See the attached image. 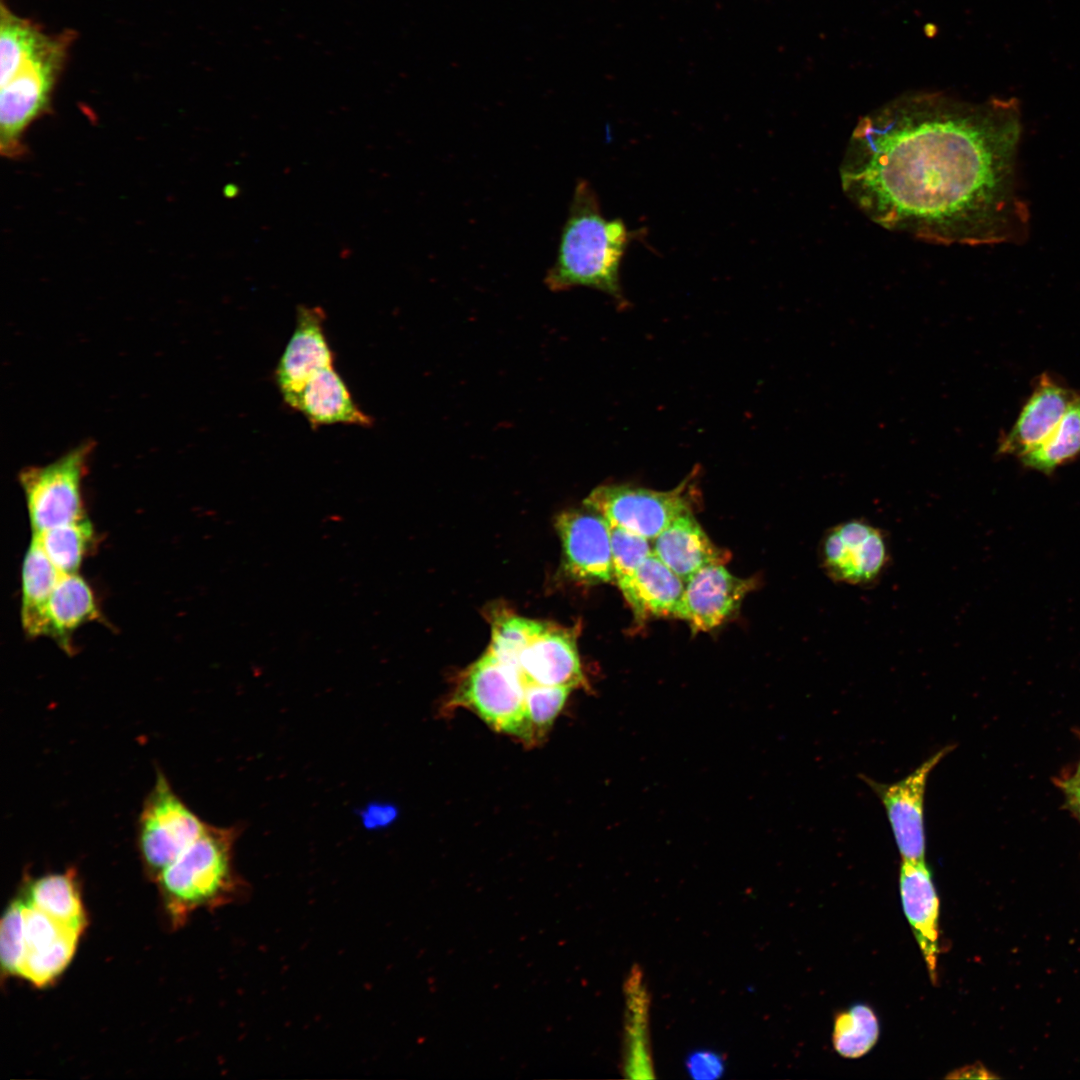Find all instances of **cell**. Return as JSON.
Wrapping results in <instances>:
<instances>
[{
    "mask_svg": "<svg viewBox=\"0 0 1080 1080\" xmlns=\"http://www.w3.org/2000/svg\"><path fill=\"white\" fill-rule=\"evenodd\" d=\"M1074 395L1042 375L1014 426L1000 441L998 453L1020 457L1039 445L1056 428Z\"/></svg>",
    "mask_w": 1080,
    "mask_h": 1080,
    "instance_id": "16",
    "label": "cell"
},
{
    "mask_svg": "<svg viewBox=\"0 0 1080 1080\" xmlns=\"http://www.w3.org/2000/svg\"><path fill=\"white\" fill-rule=\"evenodd\" d=\"M236 831L208 824L156 877L175 922L200 907L223 904L239 889L232 865Z\"/></svg>",
    "mask_w": 1080,
    "mask_h": 1080,
    "instance_id": "3",
    "label": "cell"
},
{
    "mask_svg": "<svg viewBox=\"0 0 1080 1080\" xmlns=\"http://www.w3.org/2000/svg\"><path fill=\"white\" fill-rule=\"evenodd\" d=\"M72 41L73 32L57 34L50 47L0 85L1 152L7 156L22 152L24 131L47 111Z\"/></svg>",
    "mask_w": 1080,
    "mask_h": 1080,
    "instance_id": "7",
    "label": "cell"
},
{
    "mask_svg": "<svg viewBox=\"0 0 1080 1080\" xmlns=\"http://www.w3.org/2000/svg\"><path fill=\"white\" fill-rule=\"evenodd\" d=\"M93 537V526L87 517L33 534L60 574L78 572Z\"/></svg>",
    "mask_w": 1080,
    "mask_h": 1080,
    "instance_id": "26",
    "label": "cell"
},
{
    "mask_svg": "<svg viewBox=\"0 0 1080 1080\" xmlns=\"http://www.w3.org/2000/svg\"><path fill=\"white\" fill-rule=\"evenodd\" d=\"M547 627L545 623L525 617L499 615L492 623V637L487 651L519 672L520 654Z\"/></svg>",
    "mask_w": 1080,
    "mask_h": 1080,
    "instance_id": "28",
    "label": "cell"
},
{
    "mask_svg": "<svg viewBox=\"0 0 1080 1080\" xmlns=\"http://www.w3.org/2000/svg\"><path fill=\"white\" fill-rule=\"evenodd\" d=\"M653 553L684 582L705 566L724 564L728 552L717 547L692 511L675 518L653 539Z\"/></svg>",
    "mask_w": 1080,
    "mask_h": 1080,
    "instance_id": "18",
    "label": "cell"
},
{
    "mask_svg": "<svg viewBox=\"0 0 1080 1080\" xmlns=\"http://www.w3.org/2000/svg\"><path fill=\"white\" fill-rule=\"evenodd\" d=\"M1016 98L914 96L862 117L840 164L848 200L880 227L940 245L1021 243Z\"/></svg>",
    "mask_w": 1080,
    "mask_h": 1080,
    "instance_id": "1",
    "label": "cell"
},
{
    "mask_svg": "<svg viewBox=\"0 0 1080 1080\" xmlns=\"http://www.w3.org/2000/svg\"><path fill=\"white\" fill-rule=\"evenodd\" d=\"M56 35L45 33L38 24L21 17L2 2L0 7V85L23 65L43 53Z\"/></svg>",
    "mask_w": 1080,
    "mask_h": 1080,
    "instance_id": "22",
    "label": "cell"
},
{
    "mask_svg": "<svg viewBox=\"0 0 1080 1080\" xmlns=\"http://www.w3.org/2000/svg\"><path fill=\"white\" fill-rule=\"evenodd\" d=\"M93 448L94 442L84 441L49 464L19 473L33 534L86 517L82 482Z\"/></svg>",
    "mask_w": 1080,
    "mask_h": 1080,
    "instance_id": "5",
    "label": "cell"
},
{
    "mask_svg": "<svg viewBox=\"0 0 1080 1080\" xmlns=\"http://www.w3.org/2000/svg\"><path fill=\"white\" fill-rule=\"evenodd\" d=\"M1061 786L1068 807L1080 822V780L1071 777L1065 780Z\"/></svg>",
    "mask_w": 1080,
    "mask_h": 1080,
    "instance_id": "33",
    "label": "cell"
},
{
    "mask_svg": "<svg viewBox=\"0 0 1080 1080\" xmlns=\"http://www.w3.org/2000/svg\"><path fill=\"white\" fill-rule=\"evenodd\" d=\"M26 954L23 903L14 901L5 911L0 926V956L2 969L9 975H19Z\"/></svg>",
    "mask_w": 1080,
    "mask_h": 1080,
    "instance_id": "31",
    "label": "cell"
},
{
    "mask_svg": "<svg viewBox=\"0 0 1080 1080\" xmlns=\"http://www.w3.org/2000/svg\"><path fill=\"white\" fill-rule=\"evenodd\" d=\"M289 407L301 412L313 428L333 424L369 427L373 424L371 416L352 398L334 365L315 373Z\"/></svg>",
    "mask_w": 1080,
    "mask_h": 1080,
    "instance_id": "17",
    "label": "cell"
},
{
    "mask_svg": "<svg viewBox=\"0 0 1080 1080\" xmlns=\"http://www.w3.org/2000/svg\"><path fill=\"white\" fill-rule=\"evenodd\" d=\"M818 560L832 582L860 588L878 584L891 562L885 530L863 518L828 528L818 545Z\"/></svg>",
    "mask_w": 1080,
    "mask_h": 1080,
    "instance_id": "9",
    "label": "cell"
},
{
    "mask_svg": "<svg viewBox=\"0 0 1080 1080\" xmlns=\"http://www.w3.org/2000/svg\"><path fill=\"white\" fill-rule=\"evenodd\" d=\"M1073 777L1080 780V764H1079V766H1078V768L1076 770V773L1074 774Z\"/></svg>",
    "mask_w": 1080,
    "mask_h": 1080,
    "instance_id": "36",
    "label": "cell"
},
{
    "mask_svg": "<svg viewBox=\"0 0 1080 1080\" xmlns=\"http://www.w3.org/2000/svg\"><path fill=\"white\" fill-rule=\"evenodd\" d=\"M97 616L95 597L88 583L78 573L61 574L47 607L46 636L55 639L65 651H71V634Z\"/></svg>",
    "mask_w": 1080,
    "mask_h": 1080,
    "instance_id": "20",
    "label": "cell"
},
{
    "mask_svg": "<svg viewBox=\"0 0 1080 1080\" xmlns=\"http://www.w3.org/2000/svg\"><path fill=\"white\" fill-rule=\"evenodd\" d=\"M525 685L588 688L576 646L575 632L548 625L520 654Z\"/></svg>",
    "mask_w": 1080,
    "mask_h": 1080,
    "instance_id": "14",
    "label": "cell"
},
{
    "mask_svg": "<svg viewBox=\"0 0 1080 1080\" xmlns=\"http://www.w3.org/2000/svg\"><path fill=\"white\" fill-rule=\"evenodd\" d=\"M240 188L236 184H230L225 189V195L230 198H235L239 195Z\"/></svg>",
    "mask_w": 1080,
    "mask_h": 1080,
    "instance_id": "35",
    "label": "cell"
},
{
    "mask_svg": "<svg viewBox=\"0 0 1080 1080\" xmlns=\"http://www.w3.org/2000/svg\"><path fill=\"white\" fill-rule=\"evenodd\" d=\"M458 708L472 711L495 731L532 746L521 675L488 651L460 675L443 712Z\"/></svg>",
    "mask_w": 1080,
    "mask_h": 1080,
    "instance_id": "4",
    "label": "cell"
},
{
    "mask_svg": "<svg viewBox=\"0 0 1080 1080\" xmlns=\"http://www.w3.org/2000/svg\"><path fill=\"white\" fill-rule=\"evenodd\" d=\"M878 1037L877 1016L865 1004H856L835 1019L832 1042L834 1049L843 1057L859 1058L865 1055Z\"/></svg>",
    "mask_w": 1080,
    "mask_h": 1080,
    "instance_id": "27",
    "label": "cell"
},
{
    "mask_svg": "<svg viewBox=\"0 0 1080 1080\" xmlns=\"http://www.w3.org/2000/svg\"><path fill=\"white\" fill-rule=\"evenodd\" d=\"M136 824L138 852L146 872L154 879L208 825L175 792L161 769L156 770Z\"/></svg>",
    "mask_w": 1080,
    "mask_h": 1080,
    "instance_id": "6",
    "label": "cell"
},
{
    "mask_svg": "<svg viewBox=\"0 0 1080 1080\" xmlns=\"http://www.w3.org/2000/svg\"><path fill=\"white\" fill-rule=\"evenodd\" d=\"M900 894L904 913L912 927L933 983L937 979L939 899L931 872L924 860H903Z\"/></svg>",
    "mask_w": 1080,
    "mask_h": 1080,
    "instance_id": "15",
    "label": "cell"
},
{
    "mask_svg": "<svg viewBox=\"0 0 1080 1080\" xmlns=\"http://www.w3.org/2000/svg\"><path fill=\"white\" fill-rule=\"evenodd\" d=\"M942 748L904 779L886 785L866 776L863 781L879 797L903 860L921 861L925 856L924 795L932 770L952 750Z\"/></svg>",
    "mask_w": 1080,
    "mask_h": 1080,
    "instance_id": "10",
    "label": "cell"
},
{
    "mask_svg": "<svg viewBox=\"0 0 1080 1080\" xmlns=\"http://www.w3.org/2000/svg\"><path fill=\"white\" fill-rule=\"evenodd\" d=\"M60 576L39 543L32 537L22 565L20 613L23 630L32 638L47 635V607Z\"/></svg>",
    "mask_w": 1080,
    "mask_h": 1080,
    "instance_id": "21",
    "label": "cell"
},
{
    "mask_svg": "<svg viewBox=\"0 0 1080 1080\" xmlns=\"http://www.w3.org/2000/svg\"><path fill=\"white\" fill-rule=\"evenodd\" d=\"M687 1068L694 1078H718L723 1072V1061L713 1052L700 1051L689 1056Z\"/></svg>",
    "mask_w": 1080,
    "mask_h": 1080,
    "instance_id": "32",
    "label": "cell"
},
{
    "mask_svg": "<svg viewBox=\"0 0 1080 1080\" xmlns=\"http://www.w3.org/2000/svg\"><path fill=\"white\" fill-rule=\"evenodd\" d=\"M625 1071L633 1078L653 1077L648 1046V998L638 969L626 983Z\"/></svg>",
    "mask_w": 1080,
    "mask_h": 1080,
    "instance_id": "24",
    "label": "cell"
},
{
    "mask_svg": "<svg viewBox=\"0 0 1080 1080\" xmlns=\"http://www.w3.org/2000/svg\"><path fill=\"white\" fill-rule=\"evenodd\" d=\"M325 318L320 306H297L294 331L274 373L288 406L315 373L334 364V354L324 332Z\"/></svg>",
    "mask_w": 1080,
    "mask_h": 1080,
    "instance_id": "12",
    "label": "cell"
},
{
    "mask_svg": "<svg viewBox=\"0 0 1080 1080\" xmlns=\"http://www.w3.org/2000/svg\"><path fill=\"white\" fill-rule=\"evenodd\" d=\"M696 477L689 476L668 491L628 485H603L584 500V506L615 525L649 540L656 538L675 518L692 511Z\"/></svg>",
    "mask_w": 1080,
    "mask_h": 1080,
    "instance_id": "8",
    "label": "cell"
},
{
    "mask_svg": "<svg viewBox=\"0 0 1080 1080\" xmlns=\"http://www.w3.org/2000/svg\"><path fill=\"white\" fill-rule=\"evenodd\" d=\"M754 586L753 579L737 577L723 564L705 566L685 582L682 619L694 633L713 630L739 609Z\"/></svg>",
    "mask_w": 1080,
    "mask_h": 1080,
    "instance_id": "13",
    "label": "cell"
},
{
    "mask_svg": "<svg viewBox=\"0 0 1080 1080\" xmlns=\"http://www.w3.org/2000/svg\"><path fill=\"white\" fill-rule=\"evenodd\" d=\"M632 237L620 218L604 217L594 188L579 179L545 284L555 292L580 286L596 289L625 305L620 266Z\"/></svg>",
    "mask_w": 1080,
    "mask_h": 1080,
    "instance_id": "2",
    "label": "cell"
},
{
    "mask_svg": "<svg viewBox=\"0 0 1080 1080\" xmlns=\"http://www.w3.org/2000/svg\"><path fill=\"white\" fill-rule=\"evenodd\" d=\"M685 582L654 553L638 567L622 593L635 618L683 617Z\"/></svg>",
    "mask_w": 1080,
    "mask_h": 1080,
    "instance_id": "19",
    "label": "cell"
},
{
    "mask_svg": "<svg viewBox=\"0 0 1080 1080\" xmlns=\"http://www.w3.org/2000/svg\"><path fill=\"white\" fill-rule=\"evenodd\" d=\"M949 1077L953 1078H976V1079H996L997 1075H994L983 1064L975 1063L967 1065L958 1071H954Z\"/></svg>",
    "mask_w": 1080,
    "mask_h": 1080,
    "instance_id": "34",
    "label": "cell"
},
{
    "mask_svg": "<svg viewBox=\"0 0 1080 1080\" xmlns=\"http://www.w3.org/2000/svg\"><path fill=\"white\" fill-rule=\"evenodd\" d=\"M572 690L566 686L525 685V711L532 746L543 742Z\"/></svg>",
    "mask_w": 1080,
    "mask_h": 1080,
    "instance_id": "29",
    "label": "cell"
},
{
    "mask_svg": "<svg viewBox=\"0 0 1080 1080\" xmlns=\"http://www.w3.org/2000/svg\"><path fill=\"white\" fill-rule=\"evenodd\" d=\"M28 896V903L52 918L79 932L84 929L86 921L73 869L32 880Z\"/></svg>",
    "mask_w": 1080,
    "mask_h": 1080,
    "instance_id": "23",
    "label": "cell"
},
{
    "mask_svg": "<svg viewBox=\"0 0 1080 1080\" xmlns=\"http://www.w3.org/2000/svg\"><path fill=\"white\" fill-rule=\"evenodd\" d=\"M611 549L614 580L623 593L631 584L641 563L653 553L649 539L611 525Z\"/></svg>",
    "mask_w": 1080,
    "mask_h": 1080,
    "instance_id": "30",
    "label": "cell"
},
{
    "mask_svg": "<svg viewBox=\"0 0 1080 1080\" xmlns=\"http://www.w3.org/2000/svg\"><path fill=\"white\" fill-rule=\"evenodd\" d=\"M562 512L556 519L567 575L582 583L614 580L611 526L600 513L584 506Z\"/></svg>",
    "mask_w": 1080,
    "mask_h": 1080,
    "instance_id": "11",
    "label": "cell"
},
{
    "mask_svg": "<svg viewBox=\"0 0 1080 1080\" xmlns=\"http://www.w3.org/2000/svg\"><path fill=\"white\" fill-rule=\"evenodd\" d=\"M1080 453V394H1075L1062 419L1039 445L1020 456L1023 465L1051 474Z\"/></svg>",
    "mask_w": 1080,
    "mask_h": 1080,
    "instance_id": "25",
    "label": "cell"
}]
</instances>
